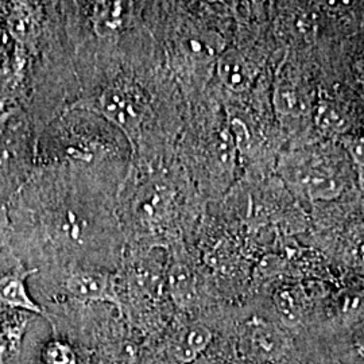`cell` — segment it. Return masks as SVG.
Here are the masks:
<instances>
[{
	"label": "cell",
	"mask_w": 364,
	"mask_h": 364,
	"mask_svg": "<svg viewBox=\"0 0 364 364\" xmlns=\"http://www.w3.org/2000/svg\"><path fill=\"white\" fill-rule=\"evenodd\" d=\"M218 73L223 84L235 92L247 90L254 76L247 60L236 50H227L221 54L218 60Z\"/></svg>",
	"instance_id": "6"
},
{
	"label": "cell",
	"mask_w": 364,
	"mask_h": 364,
	"mask_svg": "<svg viewBox=\"0 0 364 364\" xmlns=\"http://www.w3.org/2000/svg\"><path fill=\"white\" fill-rule=\"evenodd\" d=\"M191 364H208V363H205V362H204V360H201V359H198V360H196V362H193V363H191Z\"/></svg>",
	"instance_id": "23"
},
{
	"label": "cell",
	"mask_w": 364,
	"mask_h": 364,
	"mask_svg": "<svg viewBox=\"0 0 364 364\" xmlns=\"http://www.w3.org/2000/svg\"><path fill=\"white\" fill-rule=\"evenodd\" d=\"M252 344L263 358H275L282 348V338L274 326L266 323H255L252 328Z\"/></svg>",
	"instance_id": "12"
},
{
	"label": "cell",
	"mask_w": 364,
	"mask_h": 364,
	"mask_svg": "<svg viewBox=\"0 0 364 364\" xmlns=\"http://www.w3.org/2000/svg\"><path fill=\"white\" fill-rule=\"evenodd\" d=\"M10 237V219L6 207H0V250L7 245Z\"/></svg>",
	"instance_id": "19"
},
{
	"label": "cell",
	"mask_w": 364,
	"mask_h": 364,
	"mask_svg": "<svg viewBox=\"0 0 364 364\" xmlns=\"http://www.w3.org/2000/svg\"><path fill=\"white\" fill-rule=\"evenodd\" d=\"M356 76H358V80H359V82L362 84V87H363L364 90V63H360V64L358 65Z\"/></svg>",
	"instance_id": "22"
},
{
	"label": "cell",
	"mask_w": 364,
	"mask_h": 364,
	"mask_svg": "<svg viewBox=\"0 0 364 364\" xmlns=\"http://www.w3.org/2000/svg\"><path fill=\"white\" fill-rule=\"evenodd\" d=\"M26 326L23 313L0 318V364H6V360L19 350Z\"/></svg>",
	"instance_id": "10"
},
{
	"label": "cell",
	"mask_w": 364,
	"mask_h": 364,
	"mask_svg": "<svg viewBox=\"0 0 364 364\" xmlns=\"http://www.w3.org/2000/svg\"><path fill=\"white\" fill-rule=\"evenodd\" d=\"M126 3L123 1H99L93 4L92 25L100 37H111L124 26Z\"/></svg>",
	"instance_id": "7"
},
{
	"label": "cell",
	"mask_w": 364,
	"mask_h": 364,
	"mask_svg": "<svg viewBox=\"0 0 364 364\" xmlns=\"http://www.w3.org/2000/svg\"><path fill=\"white\" fill-rule=\"evenodd\" d=\"M46 364H76L75 352L64 341H52L45 350Z\"/></svg>",
	"instance_id": "16"
},
{
	"label": "cell",
	"mask_w": 364,
	"mask_h": 364,
	"mask_svg": "<svg viewBox=\"0 0 364 364\" xmlns=\"http://www.w3.org/2000/svg\"><path fill=\"white\" fill-rule=\"evenodd\" d=\"M168 287L171 299L178 306L188 308L193 302L196 297L195 275L181 260H177L170 266Z\"/></svg>",
	"instance_id": "9"
},
{
	"label": "cell",
	"mask_w": 364,
	"mask_h": 364,
	"mask_svg": "<svg viewBox=\"0 0 364 364\" xmlns=\"http://www.w3.org/2000/svg\"><path fill=\"white\" fill-rule=\"evenodd\" d=\"M274 306L279 320L289 326H299L301 321V311L294 294L289 289H279L274 294Z\"/></svg>",
	"instance_id": "15"
},
{
	"label": "cell",
	"mask_w": 364,
	"mask_h": 364,
	"mask_svg": "<svg viewBox=\"0 0 364 364\" xmlns=\"http://www.w3.org/2000/svg\"><path fill=\"white\" fill-rule=\"evenodd\" d=\"M85 107L117 126L126 135L135 151L141 138L147 107L146 99L136 85L129 82L112 84L107 87L93 103H87Z\"/></svg>",
	"instance_id": "1"
},
{
	"label": "cell",
	"mask_w": 364,
	"mask_h": 364,
	"mask_svg": "<svg viewBox=\"0 0 364 364\" xmlns=\"http://www.w3.org/2000/svg\"><path fill=\"white\" fill-rule=\"evenodd\" d=\"M296 185L312 200H333L343 192L338 177L320 164H302L294 170Z\"/></svg>",
	"instance_id": "3"
},
{
	"label": "cell",
	"mask_w": 364,
	"mask_h": 364,
	"mask_svg": "<svg viewBox=\"0 0 364 364\" xmlns=\"http://www.w3.org/2000/svg\"><path fill=\"white\" fill-rule=\"evenodd\" d=\"M213 333L208 326L195 324L185 329L177 344L176 356L181 364H191L198 360L203 352L205 351L212 343Z\"/></svg>",
	"instance_id": "8"
},
{
	"label": "cell",
	"mask_w": 364,
	"mask_h": 364,
	"mask_svg": "<svg viewBox=\"0 0 364 364\" xmlns=\"http://www.w3.org/2000/svg\"><path fill=\"white\" fill-rule=\"evenodd\" d=\"M9 30L14 39H16L21 45H26L34 37L37 31V19L30 7H27L26 4H16L14 7L9 19Z\"/></svg>",
	"instance_id": "11"
},
{
	"label": "cell",
	"mask_w": 364,
	"mask_h": 364,
	"mask_svg": "<svg viewBox=\"0 0 364 364\" xmlns=\"http://www.w3.org/2000/svg\"><path fill=\"white\" fill-rule=\"evenodd\" d=\"M231 136L234 139L235 146L239 149H246L250 144V134L243 122L235 119L231 123Z\"/></svg>",
	"instance_id": "17"
},
{
	"label": "cell",
	"mask_w": 364,
	"mask_h": 364,
	"mask_svg": "<svg viewBox=\"0 0 364 364\" xmlns=\"http://www.w3.org/2000/svg\"><path fill=\"white\" fill-rule=\"evenodd\" d=\"M316 123L321 130L329 134H343L350 127L347 117L329 100H320L316 114Z\"/></svg>",
	"instance_id": "14"
},
{
	"label": "cell",
	"mask_w": 364,
	"mask_h": 364,
	"mask_svg": "<svg viewBox=\"0 0 364 364\" xmlns=\"http://www.w3.org/2000/svg\"><path fill=\"white\" fill-rule=\"evenodd\" d=\"M347 150L351 154L353 161L364 168V135L350 139L347 142Z\"/></svg>",
	"instance_id": "18"
},
{
	"label": "cell",
	"mask_w": 364,
	"mask_h": 364,
	"mask_svg": "<svg viewBox=\"0 0 364 364\" xmlns=\"http://www.w3.org/2000/svg\"><path fill=\"white\" fill-rule=\"evenodd\" d=\"M355 347H356V351L359 352V355L364 358V332L359 338H356Z\"/></svg>",
	"instance_id": "21"
},
{
	"label": "cell",
	"mask_w": 364,
	"mask_h": 364,
	"mask_svg": "<svg viewBox=\"0 0 364 364\" xmlns=\"http://www.w3.org/2000/svg\"><path fill=\"white\" fill-rule=\"evenodd\" d=\"M37 273V269L28 270L22 263L16 264L13 270L0 277V306L18 309L22 312L43 314L42 308L27 291V278Z\"/></svg>",
	"instance_id": "5"
},
{
	"label": "cell",
	"mask_w": 364,
	"mask_h": 364,
	"mask_svg": "<svg viewBox=\"0 0 364 364\" xmlns=\"http://www.w3.org/2000/svg\"><path fill=\"white\" fill-rule=\"evenodd\" d=\"M274 107L279 115H299L304 111V100L294 85L284 81L274 92Z\"/></svg>",
	"instance_id": "13"
},
{
	"label": "cell",
	"mask_w": 364,
	"mask_h": 364,
	"mask_svg": "<svg viewBox=\"0 0 364 364\" xmlns=\"http://www.w3.org/2000/svg\"><path fill=\"white\" fill-rule=\"evenodd\" d=\"M173 204V192L164 182L151 181L144 185L134 201V212L139 220L156 225L168 219Z\"/></svg>",
	"instance_id": "4"
},
{
	"label": "cell",
	"mask_w": 364,
	"mask_h": 364,
	"mask_svg": "<svg viewBox=\"0 0 364 364\" xmlns=\"http://www.w3.org/2000/svg\"><path fill=\"white\" fill-rule=\"evenodd\" d=\"M3 52V41H1V36H0V54Z\"/></svg>",
	"instance_id": "24"
},
{
	"label": "cell",
	"mask_w": 364,
	"mask_h": 364,
	"mask_svg": "<svg viewBox=\"0 0 364 364\" xmlns=\"http://www.w3.org/2000/svg\"><path fill=\"white\" fill-rule=\"evenodd\" d=\"M108 364H135V353L129 348H122L111 355Z\"/></svg>",
	"instance_id": "20"
},
{
	"label": "cell",
	"mask_w": 364,
	"mask_h": 364,
	"mask_svg": "<svg viewBox=\"0 0 364 364\" xmlns=\"http://www.w3.org/2000/svg\"><path fill=\"white\" fill-rule=\"evenodd\" d=\"M66 291L80 301L108 302L120 309L117 281L112 274L97 270H78L65 281Z\"/></svg>",
	"instance_id": "2"
}]
</instances>
